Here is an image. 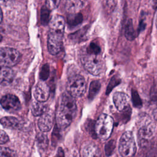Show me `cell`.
Listing matches in <instances>:
<instances>
[{
	"mask_svg": "<svg viewBox=\"0 0 157 157\" xmlns=\"http://www.w3.org/2000/svg\"><path fill=\"white\" fill-rule=\"evenodd\" d=\"M37 145L42 150H45L48 145V139L47 136L43 133H39L37 136Z\"/></svg>",
	"mask_w": 157,
	"mask_h": 157,
	"instance_id": "cell-20",
	"label": "cell"
},
{
	"mask_svg": "<svg viewBox=\"0 0 157 157\" xmlns=\"http://www.w3.org/2000/svg\"><path fill=\"white\" fill-rule=\"evenodd\" d=\"M86 130L93 136V137H96V133H95V123L93 122L91 120H88L86 123Z\"/></svg>",
	"mask_w": 157,
	"mask_h": 157,
	"instance_id": "cell-26",
	"label": "cell"
},
{
	"mask_svg": "<svg viewBox=\"0 0 157 157\" xmlns=\"http://www.w3.org/2000/svg\"><path fill=\"white\" fill-rule=\"evenodd\" d=\"M86 53L100 55L101 54V48L95 42H91L90 44L88 47L86 48Z\"/></svg>",
	"mask_w": 157,
	"mask_h": 157,
	"instance_id": "cell-24",
	"label": "cell"
},
{
	"mask_svg": "<svg viewBox=\"0 0 157 157\" xmlns=\"http://www.w3.org/2000/svg\"><path fill=\"white\" fill-rule=\"evenodd\" d=\"M113 103L120 112H124L129 109V98L123 92H115L113 96Z\"/></svg>",
	"mask_w": 157,
	"mask_h": 157,
	"instance_id": "cell-10",
	"label": "cell"
},
{
	"mask_svg": "<svg viewBox=\"0 0 157 157\" xmlns=\"http://www.w3.org/2000/svg\"><path fill=\"white\" fill-rule=\"evenodd\" d=\"M2 12L1 9L0 7V23L2 21Z\"/></svg>",
	"mask_w": 157,
	"mask_h": 157,
	"instance_id": "cell-37",
	"label": "cell"
},
{
	"mask_svg": "<svg viewBox=\"0 0 157 157\" xmlns=\"http://www.w3.org/2000/svg\"><path fill=\"white\" fill-rule=\"evenodd\" d=\"M83 157H100L101 153L99 148L94 144H90L86 145L83 150Z\"/></svg>",
	"mask_w": 157,
	"mask_h": 157,
	"instance_id": "cell-15",
	"label": "cell"
},
{
	"mask_svg": "<svg viewBox=\"0 0 157 157\" xmlns=\"http://www.w3.org/2000/svg\"><path fill=\"white\" fill-rule=\"evenodd\" d=\"M150 3L153 8L154 9L157 8V0H150Z\"/></svg>",
	"mask_w": 157,
	"mask_h": 157,
	"instance_id": "cell-35",
	"label": "cell"
},
{
	"mask_svg": "<svg viewBox=\"0 0 157 157\" xmlns=\"http://www.w3.org/2000/svg\"><path fill=\"white\" fill-rule=\"evenodd\" d=\"M124 35L127 40L131 41L136 38V32L133 26V23L132 20L129 19L125 26Z\"/></svg>",
	"mask_w": 157,
	"mask_h": 157,
	"instance_id": "cell-17",
	"label": "cell"
},
{
	"mask_svg": "<svg viewBox=\"0 0 157 157\" xmlns=\"http://www.w3.org/2000/svg\"><path fill=\"white\" fill-rule=\"evenodd\" d=\"M153 116L155 120L157 121V108L154 109V110L153 111Z\"/></svg>",
	"mask_w": 157,
	"mask_h": 157,
	"instance_id": "cell-36",
	"label": "cell"
},
{
	"mask_svg": "<svg viewBox=\"0 0 157 157\" xmlns=\"http://www.w3.org/2000/svg\"><path fill=\"white\" fill-rule=\"evenodd\" d=\"M105 7L109 12H112L116 6L115 0H104Z\"/></svg>",
	"mask_w": 157,
	"mask_h": 157,
	"instance_id": "cell-31",
	"label": "cell"
},
{
	"mask_svg": "<svg viewBox=\"0 0 157 157\" xmlns=\"http://www.w3.org/2000/svg\"><path fill=\"white\" fill-rule=\"evenodd\" d=\"M13 77V72L10 67L0 65V85L9 84Z\"/></svg>",
	"mask_w": 157,
	"mask_h": 157,
	"instance_id": "cell-12",
	"label": "cell"
},
{
	"mask_svg": "<svg viewBox=\"0 0 157 157\" xmlns=\"http://www.w3.org/2000/svg\"><path fill=\"white\" fill-rule=\"evenodd\" d=\"M132 98L133 103L135 106L139 107V106L142 105V102H141L140 97H139L138 93H137V91H136L135 90L132 91Z\"/></svg>",
	"mask_w": 157,
	"mask_h": 157,
	"instance_id": "cell-29",
	"label": "cell"
},
{
	"mask_svg": "<svg viewBox=\"0 0 157 157\" xmlns=\"http://www.w3.org/2000/svg\"><path fill=\"white\" fill-rule=\"evenodd\" d=\"M9 0H0V3H6Z\"/></svg>",
	"mask_w": 157,
	"mask_h": 157,
	"instance_id": "cell-38",
	"label": "cell"
},
{
	"mask_svg": "<svg viewBox=\"0 0 157 157\" xmlns=\"http://www.w3.org/2000/svg\"><path fill=\"white\" fill-rule=\"evenodd\" d=\"M101 88V83L98 80H94L90 83L88 98L91 100L98 93Z\"/></svg>",
	"mask_w": 157,
	"mask_h": 157,
	"instance_id": "cell-19",
	"label": "cell"
},
{
	"mask_svg": "<svg viewBox=\"0 0 157 157\" xmlns=\"http://www.w3.org/2000/svg\"><path fill=\"white\" fill-rule=\"evenodd\" d=\"M113 127V118L107 114H101L95 123L96 136L102 140L107 139L112 134Z\"/></svg>",
	"mask_w": 157,
	"mask_h": 157,
	"instance_id": "cell-3",
	"label": "cell"
},
{
	"mask_svg": "<svg viewBox=\"0 0 157 157\" xmlns=\"http://www.w3.org/2000/svg\"><path fill=\"white\" fill-rule=\"evenodd\" d=\"M47 110V105L44 102H34L33 103L31 106V112L34 116H41L42 115L45 113Z\"/></svg>",
	"mask_w": 157,
	"mask_h": 157,
	"instance_id": "cell-16",
	"label": "cell"
},
{
	"mask_svg": "<svg viewBox=\"0 0 157 157\" xmlns=\"http://www.w3.org/2000/svg\"><path fill=\"white\" fill-rule=\"evenodd\" d=\"M81 61L84 68L92 75H98L104 70V61L100 55L86 53Z\"/></svg>",
	"mask_w": 157,
	"mask_h": 157,
	"instance_id": "cell-2",
	"label": "cell"
},
{
	"mask_svg": "<svg viewBox=\"0 0 157 157\" xmlns=\"http://www.w3.org/2000/svg\"><path fill=\"white\" fill-rule=\"evenodd\" d=\"M34 96L35 99L39 102H44L48 99L50 88L44 81H40L37 83L34 91Z\"/></svg>",
	"mask_w": 157,
	"mask_h": 157,
	"instance_id": "cell-11",
	"label": "cell"
},
{
	"mask_svg": "<svg viewBox=\"0 0 157 157\" xmlns=\"http://www.w3.org/2000/svg\"><path fill=\"white\" fill-rule=\"evenodd\" d=\"M52 118L48 113H44L38 120V127L42 132L49 131L52 126Z\"/></svg>",
	"mask_w": 157,
	"mask_h": 157,
	"instance_id": "cell-13",
	"label": "cell"
},
{
	"mask_svg": "<svg viewBox=\"0 0 157 157\" xmlns=\"http://www.w3.org/2000/svg\"><path fill=\"white\" fill-rule=\"evenodd\" d=\"M115 147V143L114 140H110L108 143L106 144L105 146V151L107 156H109L112 155Z\"/></svg>",
	"mask_w": 157,
	"mask_h": 157,
	"instance_id": "cell-28",
	"label": "cell"
},
{
	"mask_svg": "<svg viewBox=\"0 0 157 157\" xmlns=\"http://www.w3.org/2000/svg\"><path fill=\"white\" fill-rule=\"evenodd\" d=\"M143 123L139 128L138 132L139 142L140 147L147 146L155 134V125L150 118L142 121Z\"/></svg>",
	"mask_w": 157,
	"mask_h": 157,
	"instance_id": "cell-6",
	"label": "cell"
},
{
	"mask_svg": "<svg viewBox=\"0 0 157 157\" xmlns=\"http://www.w3.org/2000/svg\"><path fill=\"white\" fill-rule=\"evenodd\" d=\"M59 131H60V128L58 127L57 124H55L52 132V142L53 145H55L60 139Z\"/></svg>",
	"mask_w": 157,
	"mask_h": 157,
	"instance_id": "cell-25",
	"label": "cell"
},
{
	"mask_svg": "<svg viewBox=\"0 0 157 157\" xmlns=\"http://www.w3.org/2000/svg\"><path fill=\"white\" fill-rule=\"evenodd\" d=\"M60 0H46V6L50 10L56 9L59 4Z\"/></svg>",
	"mask_w": 157,
	"mask_h": 157,
	"instance_id": "cell-30",
	"label": "cell"
},
{
	"mask_svg": "<svg viewBox=\"0 0 157 157\" xmlns=\"http://www.w3.org/2000/svg\"><path fill=\"white\" fill-rule=\"evenodd\" d=\"M9 141V136L3 131L0 130V145L6 144Z\"/></svg>",
	"mask_w": 157,
	"mask_h": 157,
	"instance_id": "cell-33",
	"label": "cell"
},
{
	"mask_svg": "<svg viewBox=\"0 0 157 157\" xmlns=\"http://www.w3.org/2000/svg\"><path fill=\"white\" fill-rule=\"evenodd\" d=\"M20 54L15 48H0V64L8 67L15 65L20 60Z\"/></svg>",
	"mask_w": 157,
	"mask_h": 157,
	"instance_id": "cell-8",
	"label": "cell"
},
{
	"mask_svg": "<svg viewBox=\"0 0 157 157\" xmlns=\"http://www.w3.org/2000/svg\"><path fill=\"white\" fill-rule=\"evenodd\" d=\"M71 157H79V156H78V155L75 154V155H72V156H71Z\"/></svg>",
	"mask_w": 157,
	"mask_h": 157,
	"instance_id": "cell-39",
	"label": "cell"
},
{
	"mask_svg": "<svg viewBox=\"0 0 157 157\" xmlns=\"http://www.w3.org/2000/svg\"><path fill=\"white\" fill-rule=\"evenodd\" d=\"M156 28H157V15H156Z\"/></svg>",
	"mask_w": 157,
	"mask_h": 157,
	"instance_id": "cell-40",
	"label": "cell"
},
{
	"mask_svg": "<svg viewBox=\"0 0 157 157\" xmlns=\"http://www.w3.org/2000/svg\"><path fill=\"white\" fill-rule=\"evenodd\" d=\"M81 0H66V7L67 10L72 13H76L82 7Z\"/></svg>",
	"mask_w": 157,
	"mask_h": 157,
	"instance_id": "cell-18",
	"label": "cell"
},
{
	"mask_svg": "<svg viewBox=\"0 0 157 157\" xmlns=\"http://www.w3.org/2000/svg\"><path fill=\"white\" fill-rule=\"evenodd\" d=\"M55 157H64V151H63V148L61 147H59L58 148Z\"/></svg>",
	"mask_w": 157,
	"mask_h": 157,
	"instance_id": "cell-34",
	"label": "cell"
},
{
	"mask_svg": "<svg viewBox=\"0 0 157 157\" xmlns=\"http://www.w3.org/2000/svg\"><path fill=\"white\" fill-rule=\"evenodd\" d=\"M0 157H17L13 150L7 147H0Z\"/></svg>",
	"mask_w": 157,
	"mask_h": 157,
	"instance_id": "cell-23",
	"label": "cell"
},
{
	"mask_svg": "<svg viewBox=\"0 0 157 157\" xmlns=\"http://www.w3.org/2000/svg\"><path fill=\"white\" fill-rule=\"evenodd\" d=\"M76 110L77 105L74 98L68 93H64L61 96L57 112L74 117Z\"/></svg>",
	"mask_w": 157,
	"mask_h": 157,
	"instance_id": "cell-7",
	"label": "cell"
},
{
	"mask_svg": "<svg viewBox=\"0 0 157 157\" xmlns=\"http://www.w3.org/2000/svg\"><path fill=\"white\" fill-rule=\"evenodd\" d=\"M118 81H120V80L118 79V78L117 77H113L112 78V79H111V80H110V83H109V86H108V87H107V93H109V92H110V91L112 90V89L115 85H117V84L119 83V82H118Z\"/></svg>",
	"mask_w": 157,
	"mask_h": 157,
	"instance_id": "cell-32",
	"label": "cell"
},
{
	"mask_svg": "<svg viewBox=\"0 0 157 157\" xmlns=\"http://www.w3.org/2000/svg\"><path fill=\"white\" fill-rule=\"evenodd\" d=\"M2 36L0 34V41L2 40Z\"/></svg>",
	"mask_w": 157,
	"mask_h": 157,
	"instance_id": "cell-41",
	"label": "cell"
},
{
	"mask_svg": "<svg viewBox=\"0 0 157 157\" xmlns=\"http://www.w3.org/2000/svg\"><path fill=\"white\" fill-rule=\"evenodd\" d=\"M1 124L6 128L15 129L20 127L19 120L13 117H4L0 120Z\"/></svg>",
	"mask_w": 157,
	"mask_h": 157,
	"instance_id": "cell-14",
	"label": "cell"
},
{
	"mask_svg": "<svg viewBox=\"0 0 157 157\" xmlns=\"http://www.w3.org/2000/svg\"><path fill=\"white\" fill-rule=\"evenodd\" d=\"M0 104L6 110L9 112H15L20 110L21 103L19 99L15 95L8 94L1 98Z\"/></svg>",
	"mask_w": 157,
	"mask_h": 157,
	"instance_id": "cell-9",
	"label": "cell"
},
{
	"mask_svg": "<svg viewBox=\"0 0 157 157\" xmlns=\"http://www.w3.org/2000/svg\"><path fill=\"white\" fill-rule=\"evenodd\" d=\"M50 10L47 6H43L41 9V21L44 25L50 22Z\"/></svg>",
	"mask_w": 157,
	"mask_h": 157,
	"instance_id": "cell-22",
	"label": "cell"
},
{
	"mask_svg": "<svg viewBox=\"0 0 157 157\" xmlns=\"http://www.w3.org/2000/svg\"><path fill=\"white\" fill-rule=\"evenodd\" d=\"M49 73H50V70H49V66L47 64H44L41 69V71L40 73V78L42 79V81H45L47 80L49 76Z\"/></svg>",
	"mask_w": 157,
	"mask_h": 157,
	"instance_id": "cell-27",
	"label": "cell"
},
{
	"mask_svg": "<svg viewBox=\"0 0 157 157\" xmlns=\"http://www.w3.org/2000/svg\"><path fill=\"white\" fill-rule=\"evenodd\" d=\"M82 15L80 13H72L67 18V23L71 26H75L82 21Z\"/></svg>",
	"mask_w": 157,
	"mask_h": 157,
	"instance_id": "cell-21",
	"label": "cell"
},
{
	"mask_svg": "<svg viewBox=\"0 0 157 157\" xmlns=\"http://www.w3.org/2000/svg\"><path fill=\"white\" fill-rule=\"evenodd\" d=\"M119 152L122 157H134L136 145L134 135L131 131H126L120 137Z\"/></svg>",
	"mask_w": 157,
	"mask_h": 157,
	"instance_id": "cell-5",
	"label": "cell"
},
{
	"mask_svg": "<svg viewBox=\"0 0 157 157\" xmlns=\"http://www.w3.org/2000/svg\"><path fill=\"white\" fill-rule=\"evenodd\" d=\"M65 28L64 18L59 15H55L49 22L47 47L51 55L58 54L63 48V38Z\"/></svg>",
	"mask_w": 157,
	"mask_h": 157,
	"instance_id": "cell-1",
	"label": "cell"
},
{
	"mask_svg": "<svg viewBox=\"0 0 157 157\" xmlns=\"http://www.w3.org/2000/svg\"><path fill=\"white\" fill-rule=\"evenodd\" d=\"M86 89V83L83 76L79 74L71 75L66 83L67 93L74 98L82 96Z\"/></svg>",
	"mask_w": 157,
	"mask_h": 157,
	"instance_id": "cell-4",
	"label": "cell"
}]
</instances>
